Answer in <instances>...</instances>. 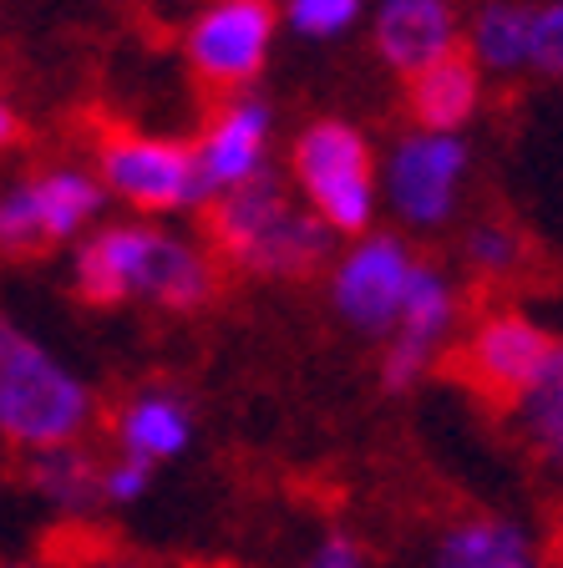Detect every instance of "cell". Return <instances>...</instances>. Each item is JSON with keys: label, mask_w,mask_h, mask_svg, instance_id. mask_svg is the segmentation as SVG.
Listing matches in <instances>:
<instances>
[{"label": "cell", "mask_w": 563, "mask_h": 568, "mask_svg": "<svg viewBox=\"0 0 563 568\" xmlns=\"http://www.w3.org/2000/svg\"><path fill=\"white\" fill-rule=\"evenodd\" d=\"M77 295L87 305L153 300L168 310H193L213 295V264L183 239L142 224H112L77 248Z\"/></svg>", "instance_id": "cell-1"}, {"label": "cell", "mask_w": 563, "mask_h": 568, "mask_svg": "<svg viewBox=\"0 0 563 568\" xmlns=\"http://www.w3.org/2000/svg\"><path fill=\"white\" fill-rule=\"evenodd\" d=\"M97 402L87 381L0 310V437L26 452L77 442Z\"/></svg>", "instance_id": "cell-2"}, {"label": "cell", "mask_w": 563, "mask_h": 568, "mask_svg": "<svg viewBox=\"0 0 563 568\" xmlns=\"http://www.w3.org/2000/svg\"><path fill=\"white\" fill-rule=\"evenodd\" d=\"M294 173L310 193L315 213L341 234H361L371 224L375 178H371V148L345 122H315L294 142Z\"/></svg>", "instance_id": "cell-3"}, {"label": "cell", "mask_w": 563, "mask_h": 568, "mask_svg": "<svg viewBox=\"0 0 563 568\" xmlns=\"http://www.w3.org/2000/svg\"><path fill=\"white\" fill-rule=\"evenodd\" d=\"M102 189H112L142 213L193 209V203L209 199L199 163H193V148L163 138H138V132H112L102 142Z\"/></svg>", "instance_id": "cell-4"}, {"label": "cell", "mask_w": 563, "mask_h": 568, "mask_svg": "<svg viewBox=\"0 0 563 568\" xmlns=\"http://www.w3.org/2000/svg\"><path fill=\"white\" fill-rule=\"evenodd\" d=\"M274 41V6L270 0H219L188 31V61L199 77L219 87L254 82Z\"/></svg>", "instance_id": "cell-5"}, {"label": "cell", "mask_w": 563, "mask_h": 568, "mask_svg": "<svg viewBox=\"0 0 563 568\" xmlns=\"http://www.w3.org/2000/svg\"><path fill=\"white\" fill-rule=\"evenodd\" d=\"M549 351H553V341L539 325H529V320H517V315H497L458 355V376L472 381L493 406H517L523 390L533 386V376L543 371Z\"/></svg>", "instance_id": "cell-6"}, {"label": "cell", "mask_w": 563, "mask_h": 568, "mask_svg": "<svg viewBox=\"0 0 563 568\" xmlns=\"http://www.w3.org/2000/svg\"><path fill=\"white\" fill-rule=\"evenodd\" d=\"M468 168V148L458 132H416L401 138L391 153V203L411 224H442L452 203H458V183Z\"/></svg>", "instance_id": "cell-7"}, {"label": "cell", "mask_w": 563, "mask_h": 568, "mask_svg": "<svg viewBox=\"0 0 563 568\" xmlns=\"http://www.w3.org/2000/svg\"><path fill=\"white\" fill-rule=\"evenodd\" d=\"M411 254L396 244V239H371L341 264L335 274V305H341L345 320H355L361 331H386L396 325L401 300H406L411 284Z\"/></svg>", "instance_id": "cell-8"}, {"label": "cell", "mask_w": 563, "mask_h": 568, "mask_svg": "<svg viewBox=\"0 0 563 568\" xmlns=\"http://www.w3.org/2000/svg\"><path fill=\"white\" fill-rule=\"evenodd\" d=\"M264 142H270V106L254 102V97H239L219 112L213 132L193 148V163H199L203 193H223L254 178L264 168Z\"/></svg>", "instance_id": "cell-9"}, {"label": "cell", "mask_w": 563, "mask_h": 568, "mask_svg": "<svg viewBox=\"0 0 563 568\" xmlns=\"http://www.w3.org/2000/svg\"><path fill=\"white\" fill-rule=\"evenodd\" d=\"M375 47L396 71H422L436 57L458 51V11L452 0H381Z\"/></svg>", "instance_id": "cell-10"}, {"label": "cell", "mask_w": 563, "mask_h": 568, "mask_svg": "<svg viewBox=\"0 0 563 568\" xmlns=\"http://www.w3.org/2000/svg\"><path fill=\"white\" fill-rule=\"evenodd\" d=\"M477 106V61L446 51L432 67L411 71V118L426 132H458Z\"/></svg>", "instance_id": "cell-11"}, {"label": "cell", "mask_w": 563, "mask_h": 568, "mask_svg": "<svg viewBox=\"0 0 563 568\" xmlns=\"http://www.w3.org/2000/svg\"><path fill=\"white\" fill-rule=\"evenodd\" d=\"M26 487L36 497H47L57 513H87L102 497L97 477L102 467L92 462V452H82L77 442H51V447H31L26 452Z\"/></svg>", "instance_id": "cell-12"}, {"label": "cell", "mask_w": 563, "mask_h": 568, "mask_svg": "<svg viewBox=\"0 0 563 568\" xmlns=\"http://www.w3.org/2000/svg\"><path fill=\"white\" fill-rule=\"evenodd\" d=\"M330 248V224L320 213H300V209H284L254 244L239 254V264L259 274H310Z\"/></svg>", "instance_id": "cell-13"}, {"label": "cell", "mask_w": 563, "mask_h": 568, "mask_svg": "<svg viewBox=\"0 0 563 568\" xmlns=\"http://www.w3.org/2000/svg\"><path fill=\"white\" fill-rule=\"evenodd\" d=\"M188 412L178 396L168 390H148V396H132L118 416V442L122 457H142V462H168L188 447Z\"/></svg>", "instance_id": "cell-14"}, {"label": "cell", "mask_w": 563, "mask_h": 568, "mask_svg": "<svg viewBox=\"0 0 563 568\" xmlns=\"http://www.w3.org/2000/svg\"><path fill=\"white\" fill-rule=\"evenodd\" d=\"M436 568H533L529 538L513 523H497V518L462 523V528H452L442 538Z\"/></svg>", "instance_id": "cell-15"}, {"label": "cell", "mask_w": 563, "mask_h": 568, "mask_svg": "<svg viewBox=\"0 0 563 568\" xmlns=\"http://www.w3.org/2000/svg\"><path fill=\"white\" fill-rule=\"evenodd\" d=\"M533 41V11L523 0H493L472 21V61L487 71H523Z\"/></svg>", "instance_id": "cell-16"}, {"label": "cell", "mask_w": 563, "mask_h": 568, "mask_svg": "<svg viewBox=\"0 0 563 568\" xmlns=\"http://www.w3.org/2000/svg\"><path fill=\"white\" fill-rule=\"evenodd\" d=\"M36 193H41V219H47V239L61 244L77 229H87L97 209H102V183L92 173H77V168H57V173L36 178Z\"/></svg>", "instance_id": "cell-17"}, {"label": "cell", "mask_w": 563, "mask_h": 568, "mask_svg": "<svg viewBox=\"0 0 563 568\" xmlns=\"http://www.w3.org/2000/svg\"><path fill=\"white\" fill-rule=\"evenodd\" d=\"M523 416H529V432L539 442L543 457H553L563 467V345H553L543 371L533 376V386L523 390Z\"/></svg>", "instance_id": "cell-18"}, {"label": "cell", "mask_w": 563, "mask_h": 568, "mask_svg": "<svg viewBox=\"0 0 563 568\" xmlns=\"http://www.w3.org/2000/svg\"><path fill=\"white\" fill-rule=\"evenodd\" d=\"M396 320H401V335H406V341H422V345L436 351V341H442L446 325H452V295H446L442 274L426 270V264H416Z\"/></svg>", "instance_id": "cell-19"}, {"label": "cell", "mask_w": 563, "mask_h": 568, "mask_svg": "<svg viewBox=\"0 0 563 568\" xmlns=\"http://www.w3.org/2000/svg\"><path fill=\"white\" fill-rule=\"evenodd\" d=\"M47 219H41V193L36 178H21L11 189H0V254H36L47 248Z\"/></svg>", "instance_id": "cell-20"}, {"label": "cell", "mask_w": 563, "mask_h": 568, "mask_svg": "<svg viewBox=\"0 0 563 568\" xmlns=\"http://www.w3.org/2000/svg\"><path fill=\"white\" fill-rule=\"evenodd\" d=\"M361 16V0H290V26L300 36H341Z\"/></svg>", "instance_id": "cell-21"}, {"label": "cell", "mask_w": 563, "mask_h": 568, "mask_svg": "<svg viewBox=\"0 0 563 568\" xmlns=\"http://www.w3.org/2000/svg\"><path fill=\"white\" fill-rule=\"evenodd\" d=\"M529 67L549 71V77H563V0H549L543 11H533Z\"/></svg>", "instance_id": "cell-22"}, {"label": "cell", "mask_w": 563, "mask_h": 568, "mask_svg": "<svg viewBox=\"0 0 563 568\" xmlns=\"http://www.w3.org/2000/svg\"><path fill=\"white\" fill-rule=\"evenodd\" d=\"M148 483H153V462H142V457H122L112 467H102V477H97L107 503H138L148 493Z\"/></svg>", "instance_id": "cell-23"}, {"label": "cell", "mask_w": 563, "mask_h": 568, "mask_svg": "<svg viewBox=\"0 0 563 568\" xmlns=\"http://www.w3.org/2000/svg\"><path fill=\"white\" fill-rule=\"evenodd\" d=\"M468 260L477 264V270H507V264L517 260L513 248V234H503V229H472L468 234Z\"/></svg>", "instance_id": "cell-24"}, {"label": "cell", "mask_w": 563, "mask_h": 568, "mask_svg": "<svg viewBox=\"0 0 563 568\" xmlns=\"http://www.w3.org/2000/svg\"><path fill=\"white\" fill-rule=\"evenodd\" d=\"M305 568H361V548H355L351 538H325Z\"/></svg>", "instance_id": "cell-25"}, {"label": "cell", "mask_w": 563, "mask_h": 568, "mask_svg": "<svg viewBox=\"0 0 563 568\" xmlns=\"http://www.w3.org/2000/svg\"><path fill=\"white\" fill-rule=\"evenodd\" d=\"M16 138H21V122H16L11 102H0V148H11Z\"/></svg>", "instance_id": "cell-26"}, {"label": "cell", "mask_w": 563, "mask_h": 568, "mask_svg": "<svg viewBox=\"0 0 563 568\" xmlns=\"http://www.w3.org/2000/svg\"><path fill=\"white\" fill-rule=\"evenodd\" d=\"M0 568H51V564H0Z\"/></svg>", "instance_id": "cell-27"}, {"label": "cell", "mask_w": 563, "mask_h": 568, "mask_svg": "<svg viewBox=\"0 0 563 568\" xmlns=\"http://www.w3.org/2000/svg\"><path fill=\"white\" fill-rule=\"evenodd\" d=\"M87 568H132V564H87Z\"/></svg>", "instance_id": "cell-28"}]
</instances>
